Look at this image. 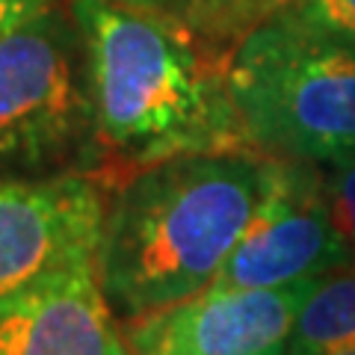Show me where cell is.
I'll use <instances>...</instances> for the list:
<instances>
[{
    "instance_id": "obj_11",
    "label": "cell",
    "mask_w": 355,
    "mask_h": 355,
    "mask_svg": "<svg viewBox=\"0 0 355 355\" xmlns=\"http://www.w3.org/2000/svg\"><path fill=\"white\" fill-rule=\"evenodd\" d=\"M320 175H323V196L331 222H335L343 246L349 249V258L355 263V157L320 166Z\"/></svg>"
},
{
    "instance_id": "obj_12",
    "label": "cell",
    "mask_w": 355,
    "mask_h": 355,
    "mask_svg": "<svg viewBox=\"0 0 355 355\" xmlns=\"http://www.w3.org/2000/svg\"><path fill=\"white\" fill-rule=\"evenodd\" d=\"M279 9L320 33L355 42V0H282Z\"/></svg>"
},
{
    "instance_id": "obj_3",
    "label": "cell",
    "mask_w": 355,
    "mask_h": 355,
    "mask_svg": "<svg viewBox=\"0 0 355 355\" xmlns=\"http://www.w3.org/2000/svg\"><path fill=\"white\" fill-rule=\"evenodd\" d=\"M228 89L254 151L311 166L355 157V42L275 9L228 51Z\"/></svg>"
},
{
    "instance_id": "obj_10",
    "label": "cell",
    "mask_w": 355,
    "mask_h": 355,
    "mask_svg": "<svg viewBox=\"0 0 355 355\" xmlns=\"http://www.w3.org/2000/svg\"><path fill=\"white\" fill-rule=\"evenodd\" d=\"M116 3L160 15L228 53L243 33L275 12L282 0H116Z\"/></svg>"
},
{
    "instance_id": "obj_9",
    "label": "cell",
    "mask_w": 355,
    "mask_h": 355,
    "mask_svg": "<svg viewBox=\"0 0 355 355\" xmlns=\"http://www.w3.org/2000/svg\"><path fill=\"white\" fill-rule=\"evenodd\" d=\"M355 343V263L314 279L287 335V355H326Z\"/></svg>"
},
{
    "instance_id": "obj_5",
    "label": "cell",
    "mask_w": 355,
    "mask_h": 355,
    "mask_svg": "<svg viewBox=\"0 0 355 355\" xmlns=\"http://www.w3.org/2000/svg\"><path fill=\"white\" fill-rule=\"evenodd\" d=\"M352 263L331 222L320 166L270 157L252 225L214 279V291H266Z\"/></svg>"
},
{
    "instance_id": "obj_8",
    "label": "cell",
    "mask_w": 355,
    "mask_h": 355,
    "mask_svg": "<svg viewBox=\"0 0 355 355\" xmlns=\"http://www.w3.org/2000/svg\"><path fill=\"white\" fill-rule=\"evenodd\" d=\"M0 355H130L95 266L0 296Z\"/></svg>"
},
{
    "instance_id": "obj_4",
    "label": "cell",
    "mask_w": 355,
    "mask_h": 355,
    "mask_svg": "<svg viewBox=\"0 0 355 355\" xmlns=\"http://www.w3.org/2000/svg\"><path fill=\"white\" fill-rule=\"evenodd\" d=\"M107 181L83 36L57 3L0 39V181Z\"/></svg>"
},
{
    "instance_id": "obj_7",
    "label": "cell",
    "mask_w": 355,
    "mask_h": 355,
    "mask_svg": "<svg viewBox=\"0 0 355 355\" xmlns=\"http://www.w3.org/2000/svg\"><path fill=\"white\" fill-rule=\"evenodd\" d=\"M311 284L314 279L266 291L207 287L121 331L130 355H258L287 343Z\"/></svg>"
},
{
    "instance_id": "obj_6",
    "label": "cell",
    "mask_w": 355,
    "mask_h": 355,
    "mask_svg": "<svg viewBox=\"0 0 355 355\" xmlns=\"http://www.w3.org/2000/svg\"><path fill=\"white\" fill-rule=\"evenodd\" d=\"M104 198L98 178L0 181V296L95 266Z\"/></svg>"
},
{
    "instance_id": "obj_14",
    "label": "cell",
    "mask_w": 355,
    "mask_h": 355,
    "mask_svg": "<svg viewBox=\"0 0 355 355\" xmlns=\"http://www.w3.org/2000/svg\"><path fill=\"white\" fill-rule=\"evenodd\" d=\"M258 355H287V343H282V347H272L266 352H258Z\"/></svg>"
},
{
    "instance_id": "obj_13",
    "label": "cell",
    "mask_w": 355,
    "mask_h": 355,
    "mask_svg": "<svg viewBox=\"0 0 355 355\" xmlns=\"http://www.w3.org/2000/svg\"><path fill=\"white\" fill-rule=\"evenodd\" d=\"M57 3H62V0H0V39L6 33H12L15 27H21L24 21H30L33 15H39Z\"/></svg>"
},
{
    "instance_id": "obj_15",
    "label": "cell",
    "mask_w": 355,
    "mask_h": 355,
    "mask_svg": "<svg viewBox=\"0 0 355 355\" xmlns=\"http://www.w3.org/2000/svg\"><path fill=\"white\" fill-rule=\"evenodd\" d=\"M326 355H355V343H352V347H340L335 352H326Z\"/></svg>"
},
{
    "instance_id": "obj_2",
    "label": "cell",
    "mask_w": 355,
    "mask_h": 355,
    "mask_svg": "<svg viewBox=\"0 0 355 355\" xmlns=\"http://www.w3.org/2000/svg\"><path fill=\"white\" fill-rule=\"evenodd\" d=\"M86 44L107 181L133 169L252 148L228 89V53L116 0H65Z\"/></svg>"
},
{
    "instance_id": "obj_1",
    "label": "cell",
    "mask_w": 355,
    "mask_h": 355,
    "mask_svg": "<svg viewBox=\"0 0 355 355\" xmlns=\"http://www.w3.org/2000/svg\"><path fill=\"white\" fill-rule=\"evenodd\" d=\"M270 154H184L107 184L95 279L125 329L207 291L252 225Z\"/></svg>"
}]
</instances>
